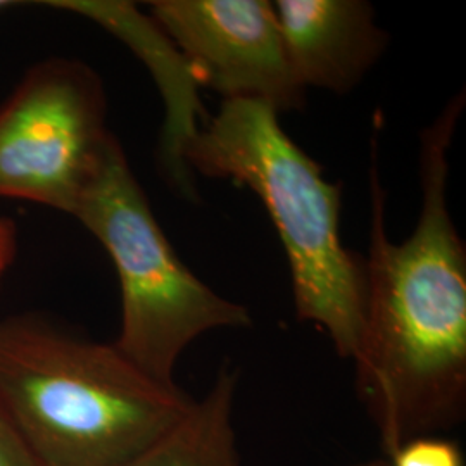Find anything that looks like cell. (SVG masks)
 I'll list each match as a JSON object with an SVG mask.
<instances>
[{
    "label": "cell",
    "mask_w": 466,
    "mask_h": 466,
    "mask_svg": "<svg viewBox=\"0 0 466 466\" xmlns=\"http://www.w3.org/2000/svg\"><path fill=\"white\" fill-rule=\"evenodd\" d=\"M465 109L456 94L420 135L421 209L400 244L385 230L379 142L371 140L370 250L356 389L390 456L460 423L466 408V246L448 202L452 137Z\"/></svg>",
    "instance_id": "1"
},
{
    "label": "cell",
    "mask_w": 466,
    "mask_h": 466,
    "mask_svg": "<svg viewBox=\"0 0 466 466\" xmlns=\"http://www.w3.org/2000/svg\"><path fill=\"white\" fill-rule=\"evenodd\" d=\"M0 402L40 466H119L194 400L150 379L115 344L42 317L0 319Z\"/></svg>",
    "instance_id": "2"
},
{
    "label": "cell",
    "mask_w": 466,
    "mask_h": 466,
    "mask_svg": "<svg viewBox=\"0 0 466 466\" xmlns=\"http://www.w3.org/2000/svg\"><path fill=\"white\" fill-rule=\"evenodd\" d=\"M182 157L200 175L246 185L261 199L287 252L296 315L329 333L339 356L352 358L365 269L340 238L342 188L285 134L279 111L259 100H223L185 142Z\"/></svg>",
    "instance_id": "3"
},
{
    "label": "cell",
    "mask_w": 466,
    "mask_h": 466,
    "mask_svg": "<svg viewBox=\"0 0 466 466\" xmlns=\"http://www.w3.org/2000/svg\"><path fill=\"white\" fill-rule=\"evenodd\" d=\"M116 268L121 329L113 342L132 365L165 385L200 335L250 327L248 308L199 280L171 248L116 137L73 213Z\"/></svg>",
    "instance_id": "4"
},
{
    "label": "cell",
    "mask_w": 466,
    "mask_h": 466,
    "mask_svg": "<svg viewBox=\"0 0 466 466\" xmlns=\"http://www.w3.org/2000/svg\"><path fill=\"white\" fill-rule=\"evenodd\" d=\"M113 138L94 69L69 59L35 65L0 104V198L73 217Z\"/></svg>",
    "instance_id": "5"
},
{
    "label": "cell",
    "mask_w": 466,
    "mask_h": 466,
    "mask_svg": "<svg viewBox=\"0 0 466 466\" xmlns=\"http://www.w3.org/2000/svg\"><path fill=\"white\" fill-rule=\"evenodd\" d=\"M149 7L198 84L225 100H259L279 113L304 107L306 90L289 65L271 2L156 0Z\"/></svg>",
    "instance_id": "6"
},
{
    "label": "cell",
    "mask_w": 466,
    "mask_h": 466,
    "mask_svg": "<svg viewBox=\"0 0 466 466\" xmlns=\"http://www.w3.org/2000/svg\"><path fill=\"white\" fill-rule=\"evenodd\" d=\"M273 9L296 80L308 88L348 94L379 63L389 35L361 0H279Z\"/></svg>",
    "instance_id": "7"
},
{
    "label": "cell",
    "mask_w": 466,
    "mask_h": 466,
    "mask_svg": "<svg viewBox=\"0 0 466 466\" xmlns=\"http://www.w3.org/2000/svg\"><path fill=\"white\" fill-rule=\"evenodd\" d=\"M237 371L223 367L208 394L194 400L147 448L119 466H244L233 425Z\"/></svg>",
    "instance_id": "8"
},
{
    "label": "cell",
    "mask_w": 466,
    "mask_h": 466,
    "mask_svg": "<svg viewBox=\"0 0 466 466\" xmlns=\"http://www.w3.org/2000/svg\"><path fill=\"white\" fill-rule=\"evenodd\" d=\"M0 466H40L0 402Z\"/></svg>",
    "instance_id": "9"
},
{
    "label": "cell",
    "mask_w": 466,
    "mask_h": 466,
    "mask_svg": "<svg viewBox=\"0 0 466 466\" xmlns=\"http://www.w3.org/2000/svg\"><path fill=\"white\" fill-rule=\"evenodd\" d=\"M17 252L16 223L7 218H0V285L7 269L15 263Z\"/></svg>",
    "instance_id": "10"
},
{
    "label": "cell",
    "mask_w": 466,
    "mask_h": 466,
    "mask_svg": "<svg viewBox=\"0 0 466 466\" xmlns=\"http://www.w3.org/2000/svg\"><path fill=\"white\" fill-rule=\"evenodd\" d=\"M13 5H17L16 2H7V0H0V11H2V9H7V7H13Z\"/></svg>",
    "instance_id": "11"
},
{
    "label": "cell",
    "mask_w": 466,
    "mask_h": 466,
    "mask_svg": "<svg viewBox=\"0 0 466 466\" xmlns=\"http://www.w3.org/2000/svg\"><path fill=\"white\" fill-rule=\"evenodd\" d=\"M370 466H389V463H380V465H370Z\"/></svg>",
    "instance_id": "12"
}]
</instances>
